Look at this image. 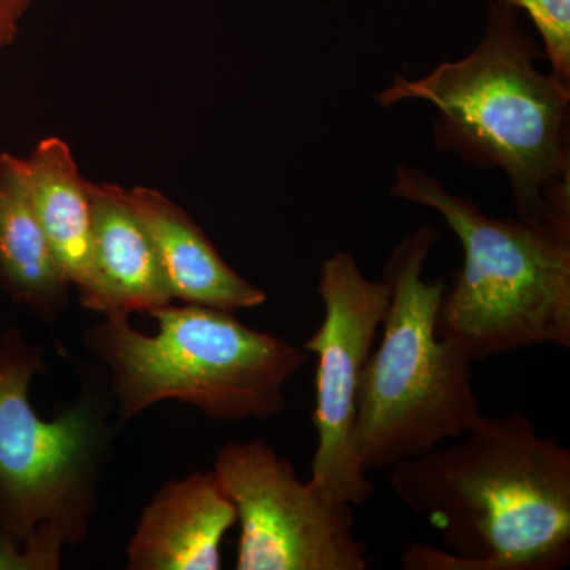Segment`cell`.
<instances>
[{"label":"cell","instance_id":"obj_1","mask_svg":"<svg viewBox=\"0 0 570 570\" xmlns=\"http://www.w3.org/2000/svg\"><path fill=\"white\" fill-rule=\"evenodd\" d=\"M400 501L445 550L409 543L406 570H558L570 561V452L521 412L390 468Z\"/></svg>","mask_w":570,"mask_h":570},{"label":"cell","instance_id":"obj_2","mask_svg":"<svg viewBox=\"0 0 570 570\" xmlns=\"http://www.w3.org/2000/svg\"><path fill=\"white\" fill-rule=\"evenodd\" d=\"M543 58L515 7L490 0L474 51L417 80L395 77L376 100L385 108L404 100L433 105L439 151L504 171L517 216L570 224V81L540 71L534 62Z\"/></svg>","mask_w":570,"mask_h":570},{"label":"cell","instance_id":"obj_3","mask_svg":"<svg viewBox=\"0 0 570 570\" xmlns=\"http://www.w3.org/2000/svg\"><path fill=\"white\" fill-rule=\"evenodd\" d=\"M48 373L43 348L10 326L0 336V570H56L88 539L119 422L102 367L81 365V389L55 419L32 406Z\"/></svg>","mask_w":570,"mask_h":570},{"label":"cell","instance_id":"obj_4","mask_svg":"<svg viewBox=\"0 0 570 570\" xmlns=\"http://www.w3.org/2000/svg\"><path fill=\"white\" fill-rule=\"evenodd\" d=\"M390 195L441 214L463 249L445 285L438 335L468 362L535 346L570 347V224L491 217L412 165Z\"/></svg>","mask_w":570,"mask_h":570},{"label":"cell","instance_id":"obj_5","mask_svg":"<svg viewBox=\"0 0 570 570\" xmlns=\"http://www.w3.org/2000/svg\"><path fill=\"white\" fill-rule=\"evenodd\" d=\"M154 335L129 316H104L82 343L102 363L119 425L154 404L179 401L219 422L269 420L287 409L285 385L305 365L303 348L216 307L167 305L149 314Z\"/></svg>","mask_w":570,"mask_h":570},{"label":"cell","instance_id":"obj_6","mask_svg":"<svg viewBox=\"0 0 570 570\" xmlns=\"http://www.w3.org/2000/svg\"><path fill=\"white\" fill-rule=\"evenodd\" d=\"M436 228L404 236L384 266L392 288L381 344L363 374L354 442L366 472L390 469L466 433L482 417L471 362L438 335L444 279H423Z\"/></svg>","mask_w":570,"mask_h":570},{"label":"cell","instance_id":"obj_7","mask_svg":"<svg viewBox=\"0 0 570 570\" xmlns=\"http://www.w3.org/2000/svg\"><path fill=\"white\" fill-rule=\"evenodd\" d=\"M213 472L236 510V570H365L352 505L296 478L261 439L228 442Z\"/></svg>","mask_w":570,"mask_h":570},{"label":"cell","instance_id":"obj_8","mask_svg":"<svg viewBox=\"0 0 570 570\" xmlns=\"http://www.w3.org/2000/svg\"><path fill=\"white\" fill-rule=\"evenodd\" d=\"M317 291L324 317L303 346L317 355L313 412L317 448L309 480L326 497L356 508L374 491L354 442L360 387L387 316L392 288L384 277L373 281L363 275L354 255L337 250L322 264Z\"/></svg>","mask_w":570,"mask_h":570},{"label":"cell","instance_id":"obj_9","mask_svg":"<svg viewBox=\"0 0 570 570\" xmlns=\"http://www.w3.org/2000/svg\"><path fill=\"white\" fill-rule=\"evenodd\" d=\"M236 510L213 471L167 480L142 509L127 546L130 570H217Z\"/></svg>","mask_w":570,"mask_h":570},{"label":"cell","instance_id":"obj_10","mask_svg":"<svg viewBox=\"0 0 570 570\" xmlns=\"http://www.w3.org/2000/svg\"><path fill=\"white\" fill-rule=\"evenodd\" d=\"M122 194L151 236L174 299L230 313L264 305L265 292L227 265L181 206L151 187Z\"/></svg>","mask_w":570,"mask_h":570},{"label":"cell","instance_id":"obj_11","mask_svg":"<svg viewBox=\"0 0 570 570\" xmlns=\"http://www.w3.org/2000/svg\"><path fill=\"white\" fill-rule=\"evenodd\" d=\"M22 167L33 209L71 287L80 295L82 307L102 313L94 265L92 198L69 142L43 138L22 157Z\"/></svg>","mask_w":570,"mask_h":570},{"label":"cell","instance_id":"obj_12","mask_svg":"<svg viewBox=\"0 0 570 570\" xmlns=\"http://www.w3.org/2000/svg\"><path fill=\"white\" fill-rule=\"evenodd\" d=\"M94 265L102 316H132L174 302L151 236L116 184L89 181Z\"/></svg>","mask_w":570,"mask_h":570},{"label":"cell","instance_id":"obj_13","mask_svg":"<svg viewBox=\"0 0 570 570\" xmlns=\"http://www.w3.org/2000/svg\"><path fill=\"white\" fill-rule=\"evenodd\" d=\"M0 288L45 325L69 309L71 284L36 209L22 157L0 153Z\"/></svg>","mask_w":570,"mask_h":570},{"label":"cell","instance_id":"obj_14","mask_svg":"<svg viewBox=\"0 0 570 570\" xmlns=\"http://www.w3.org/2000/svg\"><path fill=\"white\" fill-rule=\"evenodd\" d=\"M530 14L542 36L551 71L570 81V0H504Z\"/></svg>","mask_w":570,"mask_h":570},{"label":"cell","instance_id":"obj_15","mask_svg":"<svg viewBox=\"0 0 570 570\" xmlns=\"http://www.w3.org/2000/svg\"><path fill=\"white\" fill-rule=\"evenodd\" d=\"M32 3L33 0H0V52L17 41L22 18Z\"/></svg>","mask_w":570,"mask_h":570}]
</instances>
